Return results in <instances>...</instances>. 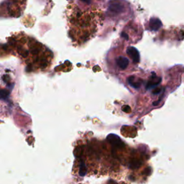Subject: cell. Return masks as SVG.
<instances>
[{
    "label": "cell",
    "mask_w": 184,
    "mask_h": 184,
    "mask_svg": "<svg viewBox=\"0 0 184 184\" xmlns=\"http://www.w3.org/2000/svg\"><path fill=\"white\" fill-rule=\"evenodd\" d=\"M123 10V6L119 2H113L110 4L109 7V11L112 14L120 13V12Z\"/></svg>",
    "instance_id": "cell-2"
},
{
    "label": "cell",
    "mask_w": 184,
    "mask_h": 184,
    "mask_svg": "<svg viewBox=\"0 0 184 184\" xmlns=\"http://www.w3.org/2000/svg\"><path fill=\"white\" fill-rule=\"evenodd\" d=\"M107 140L109 142L115 147H121L122 142L121 139L119 137H118L117 135H114V134H110L107 136Z\"/></svg>",
    "instance_id": "cell-4"
},
{
    "label": "cell",
    "mask_w": 184,
    "mask_h": 184,
    "mask_svg": "<svg viewBox=\"0 0 184 184\" xmlns=\"http://www.w3.org/2000/svg\"><path fill=\"white\" fill-rule=\"evenodd\" d=\"M139 161H133V162H131L130 163V165H129V167L131 168H137L139 166Z\"/></svg>",
    "instance_id": "cell-8"
},
{
    "label": "cell",
    "mask_w": 184,
    "mask_h": 184,
    "mask_svg": "<svg viewBox=\"0 0 184 184\" xmlns=\"http://www.w3.org/2000/svg\"><path fill=\"white\" fill-rule=\"evenodd\" d=\"M81 1L84 2L88 3V4H89V3H90V0H81Z\"/></svg>",
    "instance_id": "cell-10"
},
{
    "label": "cell",
    "mask_w": 184,
    "mask_h": 184,
    "mask_svg": "<svg viewBox=\"0 0 184 184\" xmlns=\"http://www.w3.org/2000/svg\"><path fill=\"white\" fill-rule=\"evenodd\" d=\"M128 83H129L132 87L135 88V89H138V88H140L141 84V83H139V82H136L135 81V78L134 77H129V79H128Z\"/></svg>",
    "instance_id": "cell-6"
},
{
    "label": "cell",
    "mask_w": 184,
    "mask_h": 184,
    "mask_svg": "<svg viewBox=\"0 0 184 184\" xmlns=\"http://www.w3.org/2000/svg\"><path fill=\"white\" fill-rule=\"evenodd\" d=\"M87 173V168H86V165L84 162L82 161L81 164H80V171H79V175L81 176H84Z\"/></svg>",
    "instance_id": "cell-7"
},
{
    "label": "cell",
    "mask_w": 184,
    "mask_h": 184,
    "mask_svg": "<svg viewBox=\"0 0 184 184\" xmlns=\"http://www.w3.org/2000/svg\"><path fill=\"white\" fill-rule=\"evenodd\" d=\"M116 63L118 65V67L122 70H125L127 69L129 65V59L127 57L125 56H119L116 59Z\"/></svg>",
    "instance_id": "cell-3"
},
{
    "label": "cell",
    "mask_w": 184,
    "mask_h": 184,
    "mask_svg": "<svg viewBox=\"0 0 184 184\" xmlns=\"http://www.w3.org/2000/svg\"><path fill=\"white\" fill-rule=\"evenodd\" d=\"M7 96V92H6L5 91H0V97L1 98H4Z\"/></svg>",
    "instance_id": "cell-9"
},
{
    "label": "cell",
    "mask_w": 184,
    "mask_h": 184,
    "mask_svg": "<svg viewBox=\"0 0 184 184\" xmlns=\"http://www.w3.org/2000/svg\"><path fill=\"white\" fill-rule=\"evenodd\" d=\"M127 53L129 57L133 60L135 63H138L140 62V53L134 47H129L127 49Z\"/></svg>",
    "instance_id": "cell-1"
},
{
    "label": "cell",
    "mask_w": 184,
    "mask_h": 184,
    "mask_svg": "<svg viewBox=\"0 0 184 184\" xmlns=\"http://www.w3.org/2000/svg\"><path fill=\"white\" fill-rule=\"evenodd\" d=\"M148 24L149 30H157L162 26L161 20L157 18H152Z\"/></svg>",
    "instance_id": "cell-5"
},
{
    "label": "cell",
    "mask_w": 184,
    "mask_h": 184,
    "mask_svg": "<svg viewBox=\"0 0 184 184\" xmlns=\"http://www.w3.org/2000/svg\"><path fill=\"white\" fill-rule=\"evenodd\" d=\"M113 184H117V183H113Z\"/></svg>",
    "instance_id": "cell-11"
}]
</instances>
